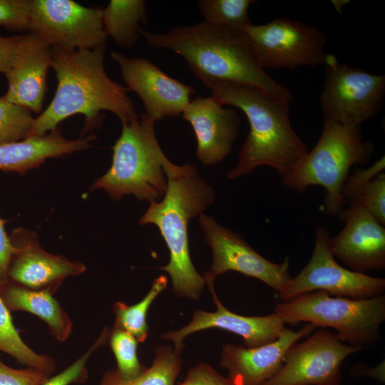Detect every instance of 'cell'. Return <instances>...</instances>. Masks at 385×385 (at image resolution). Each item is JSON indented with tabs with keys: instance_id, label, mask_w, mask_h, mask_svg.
Returning a JSON list of instances; mask_svg holds the SVG:
<instances>
[{
	"instance_id": "1",
	"label": "cell",
	"mask_w": 385,
	"mask_h": 385,
	"mask_svg": "<svg viewBox=\"0 0 385 385\" xmlns=\"http://www.w3.org/2000/svg\"><path fill=\"white\" fill-rule=\"evenodd\" d=\"M106 51V46L75 50L51 48L57 88L50 104L34 118L28 137L43 136L76 114L84 115L86 131L100 126L103 111L113 113L122 124L138 118L126 87L112 80L105 70Z\"/></svg>"
},
{
	"instance_id": "2",
	"label": "cell",
	"mask_w": 385,
	"mask_h": 385,
	"mask_svg": "<svg viewBox=\"0 0 385 385\" xmlns=\"http://www.w3.org/2000/svg\"><path fill=\"white\" fill-rule=\"evenodd\" d=\"M140 34L147 44L168 49L180 56L192 73L204 84L227 81L254 86L269 95L290 103L292 93L258 63L244 32L215 26L205 21L179 26L165 33L143 29Z\"/></svg>"
},
{
	"instance_id": "3",
	"label": "cell",
	"mask_w": 385,
	"mask_h": 385,
	"mask_svg": "<svg viewBox=\"0 0 385 385\" xmlns=\"http://www.w3.org/2000/svg\"><path fill=\"white\" fill-rule=\"evenodd\" d=\"M204 85L212 97L241 110L249 122V133L237 165L227 172L228 179L250 174L261 165L272 167L283 178L308 152L292 125L289 103L251 86L227 81Z\"/></svg>"
},
{
	"instance_id": "4",
	"label": "cell",
	"mask_w": 385,
	"mask_h": 385,
	"mask_svg": "<svg viewBox=\"0 0 385 385\" xmlns=\"http://www.w3.org/2000/svg\"><path fill=\"white\" fill-rule=\"evenodd\" d=\"M164 171L165 195L150 203L139 224H153L158 228L170 253L169 262L159 269L170 275L176 296L197 299L206 283L190 258L188 224L214 202L215 191L193 164L178 165L168 160Z\"/></svg>"
},
{
	"instance_id": "5",
	"label": "cell",
	"mask_w": 385,
	"mask_h": 385,
	"mask_svg": "<svg viewBox=\"0 0 385 385\" xmlns=\"http://www.w3.org/2000/svg\"><path fill=\"white\" fill-rule=\"evenodd\" d=\"M374 150L372 143L363 140L360 126L324 119L317 143L282 178V182L297 192H302L311 185L323 187L324 213L339 215L346 202L342 188L351 167L368 163Z\"/></svg>"
},
{
	"instance_id": "6",
	"label": "cell",
	"mask_w": 385,
	"mask_h": 385,
	"mask_svg": "<svg viewBox=\"0 0 385 385\" xmlns=\"http://www.w3.org/2000/svg\"><path fill=\"white\" fill-rule=\"evenodd\" d=\"M155 122L143 113L122 124L113 146L111 166L91 187L119 200L125 195L150 203L160 200L167 190L164 165L169 160L155 133Z\"/></svg>"
},
{
	"instance_id": "7",
	"label": "cell",
	"mask_w": 385,
	"mask_h": 385,
	"mask_svg": "<svg viewBox=\"0 0 385 385\" xmlns=\"http://www.w3.org/2000/svg\"><path fill=\"white\" fill-rule=\"evenodd\" d=\"M274 312L285 324L307 322L315 327L333 328L342 342L364 348L379 339L380 326L385 320V297L351 299L317 291L281 302Z\"/></svg>"
},
{
	"instance_id": "8",
	"label": "cell",
	"mask_w": 385,
	"mask_h": 385,
	"mask_svg": "<svg viewBox=\"0 0 385 385\" xmlns=\"http://www.w3.org/2000/svg\"><path fill=\"white\" fill-rule=\"evenodd\" d=\"M259 65L265 68L294 70L324 66L326 37L314 25L278 18L264 24H250L243 30Z\"/></svg>"
},
{
	"instance_id": "9",
	"label": "cell",
	"mask_w": 385,
	"mask_h": 385,
	"mask_svg": "<svg viewBox=\"0 0 385 385\" xmlns=\"http://www.w3.org/2000/svg\"><path fill=\"white\" fill-rule=\"evenodd\" d=\"M320 104L324 119L360 126L376 116L385 95V76L340 63L328 54Z\"/></svg>"
},
{
	"instance_id": "10",
	"label": "cell",
	"mask_w": 385,
	"mask_h": 385,
	"mask_svg": "<svg viewBox=\"0 0 385 385\" xmlns=\"http://www.w3.org/2000/svg\"><path fill=\"white\" fill-rule=\"evenodd\" d=\"M330 238L326 228L316 227L311 258L278 293L282 302L317 291L351 299H369L384 294V278L350 270L337 262L331 250Z\"/></svg>"
},
{
	"instance_id": "11",
	"label": "cell",
	"mask_w": 385,
	"mask_h": 385,
	"mask_svg": "<svg viewBox=\"0 0 385 385\" xmlns=\"http://www.w3.org/2000/svg\"><path fill=\"white\" fill-rule=\"evenodd\" d=\"M103 9L72 0H30V29L51 48L75 50L106 46Z\"/></svg>"
},
{
	"instance_id": "12",
	"label": "cell",
	"mask_w": 385,
	"mask_h": 385,
	"mask_svg": "<svg viewBox=\"0 0 385 385\" xmlns=\"http://www.w3.org/2000/svg\"><path fill=\"white\" fill-rule=\"evenodd\" d=\"M364 349L329 330L314 331L289 348L279 371L263 385H340L343 362Z\"/></svg>"
},
{
	"instance_id": "13",
	"label": "cell",
	"mask_w": 385,
	"mask_h": 385,
	"mask_svg": "<svg viewBox=\"0 0 385 385\" xmlns=\"http://www.w3.org/2000/svg\"><path fill=\"white\" fill-rule=\"evenodd\" d=\"M199 225L205 234L204 241L212 252L211 270L202 275L205 282L234 271L260 279L279 293L292 278L288 258L282 263L267 260L240 233L220 225L206 214L199 215Z\"/></svg>"
},
{
	"instance_id": "14",
	"label": "cell",
	"mask_w": 385,
	"mask_h": 385,
	"mask_svg": "<svg viewBox=\"0 0 385 385\" xmlns=\"http://www.w3.org/2000/svg\"><path fill=\"white\" fill-rule=\"evenodd\" d=\"M110 56L119 66L128 91L141 100L145 115L155 123L182 115L195 92L192 86L169 76L146 58L128 57L115 51Z\"/></svg>"
},
{
	"instance_id": "15",
	"label": "cell",
	"mask_w": 385,
	"mask_h": 385,
	"mask_svg": "<svg viewBox=\"0 0 385 385\" xmlns=\"http://www.w3.org/2000/svg\"><path fill=\"white\" fill-rule=\"evenodd\" d=\"M16 247L9 272V280L34 290L54 294L63 280L86 270V265L44 250L34 232L19 227L9 236Z\"/></svg>"
},
{
	"instance_id": "16",
	"label": "cell",
	"mask_w": 385,
	"mask_h": 385,
	"mask_svg": "<svg viewBox=\"0 0 385 385\" xmlns=\"http://www.w3.org/2000/svg\"><path fill=\"white\" fill-rule=\"evenodd\" d=\"M344 222L337 235L330 238L335 258L349 270L364 273L385 269V228L366 209L350 204L339 214Z\"/></svg>"
},
{
	"instance_id": "17",
	"label": "cell",
	"mask_w": 385,
	"mask_h": 385,
	"mask_svg": "<svg viewBox=\"0 0 385 385\" xmlns=\"http://www.w3.org/2000/svg\"><path fill=\"white\" fill-rule=\"evenodd\" d=\"M217 311L208 312L200 309L193 312L190 323L176 331H169L162 338L174 343V350L180 354L184 339L196 332L217 328L242 337L245 346L253 348L277 339L287 329L286 324L276 313L265 316H243L227 309L216 294L214 282H207Z\"/></svg>"
},
{
	"instance_id": "18",
	"label": "cell",
	"mask_w": 385,
	"mask_h": 385,
	"mask_svg": "<svg viewBox=\"0 0 385 385\" xmlns=\"http://www.w3.org/2000/svg\"><path fill=\"white\" fill-rule=\"evenodd\" d=\"M182 116L195 132L196 156L202 164H217L232 152L241 123L235 111L225 108L212 96L196 97L190 100Z\"/></svg>"
},
{
	"instance_id": "19",
	"label": "cell",
	"mask_w": 385,
	"mask_h": 385,
	"mask_svg": "<svg viewBox=\"0 0 385 385\" xmlns=\"http://www.w3.org/2000/svg\"><path fill=\"white\" fill-rule=\"evenodd\" d=\"M315 328L308 323L297 331L286 329L274 341L257 347L225 344L222 348L220 366L240 385H263L279 371L289 348Z\"/></svg>"
},
{
	"instance_id": "20",
	"label": "cell",
	"mask_w": 385,
	"mask_h": 385,
	"mask_svg": "<svg viewBox=\"0 0 385 385\" xmlns=\"http://www.w3.org/2000/svg\"><path fill=\"white\" fill-rule=\"evenodd\" d=\"M51 61L48 44L32 32L21 35L11 66L4 74L8 83L5 98L33 113H41Z\"/></svg>"
},
{
	"instance_id": "21",
	"label": "cell",
	"mask_w": 385,
	"mask_h": 385,
	"mask_svg": "<svg viewBox=\"0 0 385 385\" xmlns=\"http://www.w3.org/2000/svg\"><path fill=\"white\" fill-rule=\"evenodd\" d=\"M94 135L69 140L57 128L43 136L28 137L0 145V170L24 175L49 158H58L90 148Z\"/></svg>"
},
{
	"instance_id": "22",
	"label": "cell",
	"mask_w": 385,
	"mask_h": 385,
	"mask_svg": "<svg viewBox=\"0 0 385 385\" xmlns=\"http://www.w3.org/2000/svg\"><path fill=\"white\" fill-rule=\"evenodd\" d=\"M53 294L31 289L12 282L0 289V297L10 311H23L36 315L47 325L51 334L64 342L70 337L73 323Z\"/></svg>"
},
{
	"instance_id": "23",
	"label": "cell",
	"mask_w": 385,
	"mask_h": 385,
	"mask_svg": "<svg viewBox=\"0 0 385 385\" xmlns=\"http://www.w3.org/2000/svg\"><path fill=\"white\" fill-rule=\"evenodd\" d=\"M385 158L381 157L367 168L356 167L348 175L342 188V196L349 204L366 209L385 226Z\"/></svg>"
},
{
	"instance_id": "24",
	"label": "cell",
	"mask_w": 385,
	"mask_h": 385,
	"mask_svg": "<svg viewBox=\"0 0 385 385\" xmlns=\"http://www.w3.org/2000/svg\"><path fill=\"white\" fill-rule=\"evenodd\" d=\"M147 8L143 0H111L103 9V26L106 35L123 48L137 43L141 24L147 23Z\"/></svg>"
},
{
	"instance_id": "25",
	"label": "cell",
	"mask_w": 385,
	"mask_h": 385,
	"mask_svg": "<svg viewBox=\"0 0 385 385\" xmlns=\"http://www.w3.org/2000/svg\"><path fill=\"white\" fill-rule=\"evenodd\" d=\"M180 354L168 345L158 346L155 349L152 364L140 375L133 379L123 378L116 369L105 372L99 385H175L182 369Z\"/></svg>"
},
{
	"instance_id": "26",
	"label": "cell",
	"mask_w": 385,
	"mask_h": 385,
	"mask_svg": "<svg viewBox=\"0 0 385 385\" xmlns=\"http://www.w3.org/2000/svg\"><path fill=\"white\" fill-rule=\"evenodd\" d=\"M10 310L0 297V351H3L19 362L51 375L56 364L53 358L38 354L21 339L14 327Z\"/></svg>"
},
{
	"instance_id": "27",
	"label": "cell",
	"mask_w": 385,
	"mask_h": 385,
	"mask_svg": "<svg viewBox=\"0 0 385 385\" xmlns=\"http://www.w3.org/2000/svg\"><path fill=\"white\" fill-rule=\"evenodd\" d=\"M168 282L165 275H160L153 281L150 289L144 298L133 305H127L122 302H115L113 307L115 314L113 327L126 331L138 342H144L149 334L148 311L157 296L166 289Z\"/></svg>"
},
{
	"instance_id": "28",
	"label": "cell",
	"mask_w": 385,
	"mask_h": 385,
	"mask_svg": "<svg viewBox=\"0 0 385 385\" xmlns=\"http://www.w3.org/2000/svg\"><path fill=\"white\" fill-rule=\"evenodd\" d=\"M254 0H200L198 9L205 21L219 28L244 32L252 21L249 17V7L255 4Z\"/></svg>"
},
{
	"instance_id": "29",
	"label": "cell",
	"mask_w": 385,
	"mask_h": 385,
	"mask_svg": "<svg viewBox=\"0 0 385 385\" xmlns=\"http://www.w3.org/2000/svg\"><path fill=\"white\" fill-rule=\"evenodd\" d=\"M28 108L0 98V145L16 143L28 138L34 121Z\"/></svg>"
},
{
	"instance_id": "30",
	"label": "cell",
	"mask_w": 385,
	"mask_h": 385,
	"mask_svg": "<svg viewBox=\"0 0 385 385\" xmlns=\"http://www.w3.org/2000/svg\"><path fill=\"white\" fill-rule=\"evenodd\" d=\"M108 342L116 360V369L123 378L133 379L145 371L146 367L141 364L137 354L138 342L133 335L113 327Z\"/></svg>"
},
{
	"instance_id": "31",
	"label": "cell",
	"mask_w": 385,
	"mask_h": 385,
	"mask_svg": "<svg viewBox=\"0 0 385 385\" xmlns=\"http://www.w3.org/2000/svg\"><path fill=\"white\" fill-rule=\"evenodd\" d=\"M110 331V329L105 327L93 345L83 355L58 374L50 376L40 385H71L86 382L88 378L87 361L98 348L108 341Z\"/></svg>"
},
{
	"instance_id": "32",
	"label": "cell",
	"mask_w": 385,
	"mask_h": 385,
	"mask_svg": "<svg viewBox=\"0 0 385 385\" xmlns=\"http://www.w3.org/2000/svg\"><path fill=\"white\" fill-rule=\"evenodd\" d=\"M0 26L12 31H29L30 0H0Z\"/></svg>"
},
{
	"instance_id": "33",
	"label": "cell",
	"mask_w": 385,
	"mask_h": 385,
	"mask_svg": "<svg viewBox=\"0 0 385 385\" xmlns=\"http://www.w3.org/2000/svg\"><path fill=\"white\" fill-rule=\"evenodd\" d=\"M50 376L32 368H12L0 359V385H40Z\"/></svg>"
},
{
	"instance_id": "34",
	"label": "cell",
	"mask_w": 385,
	"mask_h": 385,
	"mask_svg": "<svg viewBox=\"0 0 385 385\" xmlns=\"http://www.w3.org/2000/svg\"><path fill=\"white\" fill-rule=\"evenodd\" d=\"M178 385H240L229 376L219 374L210 365L199 364L190 369Z\"/></svg>"
},
{
	"instance_id": "35",
	"label": "cell",
	"mask_w": 385,
	"mask_h": 385,
	"mask_svg": "<svg viewBox=\"0 0 385 385\" xmlns=\"http://www.w3.org/2000/svg\"><path fill=\"white\" fill-rule=\"evenodd\" d=\"M7 221L0 217V289L10 282L9 272L16 247L5 230Z\"/></svg>"
},
{
	"instance_id": "36",
	"label": "cell",
	"mask_w": 385,
	"mask_h": 385,
	"mask_svg": "<svg viewBox=\"0 0 385 385\" xmlns=\"http://www.w3.org/2000/svg\"><path fill=\"white\" fill-rule=\"evenodd\" d=\"M21 35L4 36L0 35V73L9 70L18 51Z\"/></svg>"
},
{
	"instance_id": "37",
	"label": "cell",
	"mask_w": 385,
	"mask_h": 385,
	"mask_svg": "<svg viewBox=\"0 0 385 385\" xmlns=\"http://www.w3.org/2000/svg\"><path fill=\"white\" fill-rule=\"evenodd\" d=\"M384 361L374 367H369L364 364H357L351 369V374L355 377H371L378 381L384 382Z\"/></svg>"
},
{
	"instance_id": "38",
	"label": "cell",
	"mask_w": 385,
	"mask_h": 385,
	"mask_svg": "<svg viewBox=\"0 0 385 385\" xmlns=\"http://www.w3.org/2000/svg\"><path fill=\"white\" fill-rule=\"evenodd\" d=\"M334 2H336V3H333V4L334 5L337 11H339V13H341L340 11V9L342 8L343 5L346 4V3H344V1H333Z\"/></svg>"
}]
</instances>
